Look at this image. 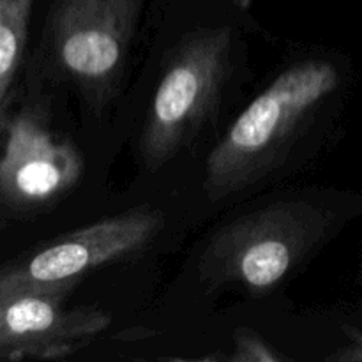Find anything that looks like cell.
Returning a JSON list of instances; mask_svg holds the SVG:
<instances>
[{"label":"cell","mask_w":362,"mask_h":362,"mask_svg":"<svg viewBox=\"0 0 362 362\" xmlns=\"http://www.w3.org/2000/svg\"><path fill=\"white\" fill-rule=\"evenodd\" d=\"M350 214L349 204L317 189L286 193L247 209L207 237L198 257V278L211 292H274L341 232Z\"/></svg>","instance_id":"6da1fadb"},{"label":"cell","mask_w":362,"mask_h":362,"mask_svg":"<svg viewBox=\"0 0 362 362\" xmlns=\"http://www.w3.org/2000/svg\"><path fill=\"white\" fill-rule=\"evenodd\" d=\"M341 87V67L327 57L308 55L283 67L209 154L204 180L209 198L237 197L281 173Z\"/></svg>","instance_id":"7a4b0ae2"},{"label":"cell","mask_w":362,"mask_h":362,"mask_svg":"<svg viewBox=\"0 0 362 362\" xmlns=\"http://www.w3.org/2000/svg\"><path fill=\"white\" fill-rule=\"evenodd\" d=\"M233 46L230 28L205 27L170 49L140 138L148 168H161L197 138L232 74Z\"/></svg>","instance_id":"3957f363"},{"label":"cell","mask_w":362,"mask_h":362,"mask_svg":"<svg viewBox=\"0 0 362 362\" xmlns=\"http://www.w3.org/2000/svg\"><path fill=\"white\" fill-rule=\"evenodd\" d=\"M144 0H55L46 27L49 60L85 105L103 110L119 92Z\"/></svg>","instance_id":"277c9868"},{"label":"cell","mask_w":362,"mask_h":362,"mask_svg":"<svg viewBox=\"0 0 362 362\" xmlns=\"http://www.w3.org/2000/svg\"><path fill=\"white\" fill-rule=\"evenodd\" d=\"M165 228V216L141 205L57 237L0 269V300L23 292L67 290L94 271L144 253Z\"/></svg>","instance_id":"5b68a950"},{"label":"cell","mask_w":362,"mask_h":362,"mask_svg":"<svg viewBox=\"0 0 362 362\" xmlns=\"http://www.w3.org/2000/svg\"><path fill=\"white\" fill-rule=\"evenodd\" d=\"M83 170L76 145L52 129L39 106H25L7 120L0 151V202L6 207H52L78 186Z\"/></svg>","instance_id":"8992f818"},{"label":"cell","mask_w":362,"mask_h":362,"mask_svg":"<svg viewBox=\"0 0 362 362\" xmlns=\"http://www.w3.org/2000/svg\"><path fill=\"white\" fill-rule=\"evenodd\" d=\"M71 292H23L0 300V359H62L106 331V311L67 306Z\"/></svg>","instance_id":"52a82bcc"},{"label":"cell","mask_w":362,"mask_h":362,"mask_svg":"<svg viewBox=\"0 0 362 362\" xmlns=\"http://www.w3.org/2000/svg\"><path fill=\"white\" fill-rule=\"evenodd\" d=\"M34 0H0V117L23 62Z\"/></svg>","instance_id":"ba28073f"},{"label":"cell","mask_w":362,"mask_h":362,"mask_svg":"<svg viewBox=\"0 0 362 362\" xmlns=\"http://www.w3.org/2000/svg\"><path fill=\"white\" fill-rule=\"evenodd\" d=\"M225 359L233 362H278L285 361L286 357L265 341L258 332L240 327L233 334L232 354L225 356Z\"/></svg>","instance_id":"9c48e42d"},{"label":"cell","mask_w":362,"mask_h":362,"mask_svg":"<svg viewBox=\"0 0 362 362\" xmlns=\"http://www.w3.org/2000/svg\"><path fill=\"white\" fill-rule=\"evenodd\" d=\"M345 334L346 339H349V345L343 346L339 352H336L329 359L341 362H362V332L359 329L346 325Z\"/></svg>","instance_id":"30bf717a"}]
</instances>
